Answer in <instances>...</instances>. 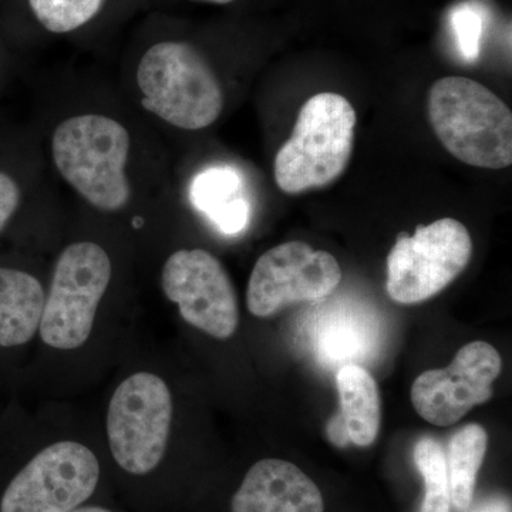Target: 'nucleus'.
<instances>
[{
	"label": "nucleus",
	"instance_id": "nucleus-1",
	"mask_svg": "<svg viewBox=\"0 0 512 512\" xmlns=\"http://www.w3.org/2000/svg\"><path fill=\"white\" fill-rule=\"evenodd\" d=\"M130 150L127 128L99 113L67 117L50 141L57 173L87 204L103 212H119L130 204Z\"/></svg>",
	"mask_w": 512,
	"mask_h": 512
},
{
	"label": "nucleus",
	"instance_id": "nucleus-2",
	"mask_svg": "<svg viewBox=\"0 0 512 512\" xmlns=\"http://www.w3.org/2000/svg\"><path fill=\"white\" fill-rule=\"evenodd\" d=\"M427 114L444 148L461 163L487 170L512 164V113L488 87L448 76L430 87Z\"/></svg>",
	"mask_w": 512,
	"mask_h": 512
},
{
	"label": "nucleus",
	"instance_id": "nucleus-3",
	"mask_svg": "<svg viewBox=\"0 0 512 512\" xmlns=\"http://www.w3.org/2000/svg\"><path fill=\"white\" fill-rule=\"evenodd\" d=\"M136 83L144 110L180 130H204L224 110L220 79L188 42L164 40L151 46L138 63Z\"/></svg>",
	"mask_w": 512,
	"mask_h": 512
},
{
	"label": "nucleus",
	"instance_id": "nucleus-4",
	"mask_svg": "<svg viewBox=\"0 0 512 512\" xmlns=\"http://www.w3.org/2000/svg\"><path fill=\"white\" fill-rule=\"evenodd\" d=\"M356 123L352 103L338 93H319L306 101L291 137L276 153L279 190L302 194L338 180L352 156Z\"/></svg>",
	"mask_w": 512,
	"mask_h": 512
},
{
	"label": "nucleus",
	"instance_id": "nucleus-5",
	"mask_svg": "<svg viewBox=\"0 0 512 512\" xmlns=\"http://www.w3.org/2000/svg\"><path fill=\"white\" fill-rule=\"evenodd\" d=\"M111 274L110 256L100 245L80 241L64 248L40 319V338L47 346L73 350L87 342Z\"/></svg>",
	"mask_w": 512,
	"mask_h": 512
},
{
	"label": "nucleus",
	"instance_id": "nucleus-6",
	"mask_svg": "<svg viewBox=\"0 0 512 512\" xmlns=\"http://www.w3.org/2000/svg\"><path fill=\"white\" fill-rule=\"evenodd\" d=\"M471 255L470 232L453 218L419 225L412 237L403 232L387 256V293L403 305L427 301L466 269Z\"/></svg>",
	"mask_w": 512,
	"mask_h": 512
},
{
	"label": "nucleus",
	"instance_id": "nucleus-7",
	"mask_svg": "<svg viewBox=\"0 0 512 512\" xmlns=\"http://www.w3.org/2000/svg\"><path fill=\"white\" fill-rule=\"evenodd\" d=\"M173 399L163 379L136 373L117 387L107 413V436L114 460L136 476L161 463L170 437Z\"/></svg>",
	"mask_w": 512,
	"mask_h": 512
},
{
	"label": "nucleus",
	"instance_id": "nucleus-8",
	"mask_svg": "<svg viewBox=\"0 0 512 512\" xmlns=\"http://www.w3.org/2000/svg\"><path fill=\"white\" fill-rule=\"evenodd\" d=\"M100 464L89 447L60 441L40 451L13 478L0 512H69L92 497Z\"/></svg>",
	"mask_w": 512,
	"mask_h": 512
},
{
	"label": "nucleus",
	"instance_id": "nucleus-9",
	"mask_svg": "<svg viewBox=\"0 0 512 512\" xmlns=\"http://www.w3.org/2000/svg\"><path fill=\"white\" fill-rule=\"evenodd\" d=\"M340 281L335 256L302 241L285 242L256 261L248 282V311L268 318L292 303L328 298Z\"/></svg>",
	"mask_w": 512,
	"mask_h": 512
},
{
	"label": "nucleus",
	"instance_id": "nucleus-10",
	"mask_svg": "<svg viewBox=\"0 0 512 512\" xmlns=\"http://www.w3.org/2000/svg\"><path fill=\"white\" fill-rule=\"evenodd\" d=\"M161 285L185 322L215 339L237 332V293L227 269L205 249H180L165 261Z\"/></svg>",
	"mask_w": 512,
	"mask_h": 512
},
{
	"label": "nucleus",
	"instance_id": "nucleus-11",
	"mask_svg": "<svg viewBox=\"0 0 512 512\" xmlns=\"http://www.w3.org/2000/svg\"><path fill=\"white\" fill-rule=\"evenodd\" d=\"M501 367L500 353L490 343L470 342L446 369L427 370L414 380V410L434 426H451L493 397Z\"/></svg>",
	"mask_w": 512,
	"mask_h": 512
},
{
	"label": "nucleus",
	"instance_id": "nucleus-12",
	"mask_svg": "<svg viewBox=\"0 0 512 512\" xmlns=\"http://www.w3.org/2000/svg\"><path fill=\"white\" fill-rule=\"evenodd\" d=\"M232 512H323L322 493L301 468L265 458L248 471L231 503Z\"/></svg>",
	"mask_w": 512,
	"mask_h": 512
},
{
	"label": "nucleus",
	"instance_id": "nucleus-13",
	"mask_svg": "<svg viewBox=\"0 0 512 512\" xmlns=\"http://www.w3.org/2000/svg\"><path fill=\"white\" fill-rule=\"evenodd\" d=\"M312 345L320 363L340 367L369 359L379 345V322L369 313L343 306L316 318Z\"/></svg>",
	"mask_w": 512,
	"mask_h": 512
},
{
	"label": "nucleus",
	"instance_id": "nucleus-14",
	"mask_svg": "<svg viewBox=\"0 0 512 512\" xmlns=\"http://www.w3.org/2000/svg\"><path fill=\"white\" fill-rule=\"evenodd\" d=\"M45 289L22 269L0 266V349L30 342L39 330Z\"/></svg>",
	"mask_w": 512,
	"mask_h": 512
},
{
	"label": "nucleus",
	"instance_id": "nucleus-15",
	"mask_svg": "<svg viewBox=\"0 0 512 512\" xmlns=\"http://www.w3.org/2000/svg\"><path fill=\"white\" fill-rule=\"evenodd\" d=\"M336 384L350 441L359 447L375 443L382 419L376 380L365 367L346 365L339 367Z\"/></svg>",
	"mask_w": 512,
	"mask_h": 512
},
{
	"label": "nucleus",
	"instance_id": "nucleus-16",
	"mask_svg": "<svg viewBox=\"0 0 512 512\" xmlns=\"http://www.w3.org/2000/svg\"><path fill=\"white\" fill-rule=\"evenodd\" d=\"M241 181L231 168H211L192 185V201L227 235L247 227L249 205L241 195Z\"/></svg>",
	"mask_w": 512,
	"mask_h": 512
},
{
	"label": "nucleus",
	"instance_id": "nucleus-17",
	"mask_svg": "<svg viewBox=\"0 0 512 512\" xmlns=\"http://www.w3.org/2000/svg\"><path fill=\"white\" fill-rule=\"evenodd\" d=\"M487 431L480 424H467L451 437L448 444L447 473L451 504L468 510L473 503L478 471L487 453Z\"/></svg>",
	"mask_w": 512,
	"mask_h": 512
},
{
	"label": "nucleus",
	"instance_id": "nucleus-18",
	"mask_svg": "<svg viewBox=\"0 0 512 512\" xmlns=\"http://www.w3.org/2000/svg\"><path fill=\"white\" fill-rule=\"evenodd\" d=\"M413 457L426 485L420 512H450L446 454L439 441L423 437L414 446Z\"/></svg>",
	"mask_w": 512,
	"mask_h": 512
},
{
	"label": "nucleus",
	"instance_id": "nucleus-19",
	"mask_svg": "<svg viewBox=\"0 0 512 512\" xmlns=\"http://www.w3.org/2000/svg\"><path fill=\"white\" fill-rule=\"evenodd\" d=\"M30 12L50 33L64 35L96 18L104 0H28Z\"/></svg>",
	"mask_w": 512,
	"mask_h": 512
},
{
	"label": "nucleus",
	"instance_id": "nucleus-20",
	"mask_svg": "<svg viewBox=\"0 0 512 512\" xmlns=\"http://www.w3.org/2000/svg\"><path fill=\"white\" fill-rule=\"evenodd\" d=\"M451 26L457 39L458 50L466 60L480 55L484 32L483 12L473 5H461L451 12Z\"/></svg>",
	"mask_w": 512,
	"mask_h": 512
},
{
	"label": "nucleus",
	"instance_id": "nucleus-21",
	"mask_svg": "<svg viewBox=\"0 0 512 512\" xmlns=\"http://www.w3.org/2000/svg\"><path fill=\"white\" fill-rule=\"evenodd\" d=\"M23 194L18 173L10 165L0 163V234L18 214Z\"/></svg>",
	"mask_w": 512,
	"mask_h": 512
},
{
	"label": "nucleus",
	"instance_id": "nucleus-22",
	"mask_svg": "<svg viewBox=\"0 0 512 512\" xmlns=\"http://www.w3.org/2000/svg\"><path fill=\"white\" fill-rule=\"evenodd\" d=\"M326 433H328L329 440L335 446L346 447L350 443L348 429H346L342 413L336 414L335 417L330 419L328 426H326Z\"/></svg>",
	"mask_w": 512,
	"mask_h": 512
},
{
	"label": "nucleus",
	"instance_id": "nucleus-23",
	"mask_svg": "<svg viewBox=\"0 0 512 512\" xmlns=\"http://www.w3.org/2000/svg\"><path fill=\"white\" fill-rule=\"evenodd\" d=\"M473 512H511V501L508 498H493L478 505Z\"/></svg>",
	"mask_w": 512,
	"mask_h": 512
},
{
	"label": "nucleus",
	"instance_id": "nucleus-24",
	"mask_svg": "<svg viewBox=\"0 0 512 512\" xmlns=\"http://www.w3.org/2000/svg\"><path fill=\"white\" fill-rule=\"evenodd\" d=\"M69 512H111L109 510H106V508L101 507H82V508H74V510Z\"/></svg>",
	"mask_w": 512,
	"mask_h": 512
},
{
	"label": "nucleus",
	"instance_id": "nucleus-25",
	"mask_svg": "<svg viewBox=\"0 0 512 512\" xmlns=\"http://www.w3.org/2000/svg\"><path fill=\"white\" fill-rule=\"evenodd\" d=\"M200 2L214 3V5H228L234 0H200Z\"/></svg>",
	"mask_w": 512,
	"mask_h": 512
}]
</instances>
